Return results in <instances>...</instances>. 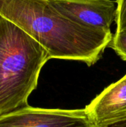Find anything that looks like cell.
Masks as SVG:
<instances>
[{"label":"cell","mask_w":126,"mask_h":127,"mask_svg":"<svg viewBox=\"0 0 126 127\" xmlns=\"http://www.w3.org/2000/svg\"><path fill=\"white\" fill-rule=\"evenodd\" d=\"M0 16L36 40L50 59L95 64L109 46L112 33L77 23L48 0H0Z\"/></svg>","instance_id":"cell-1"},{"label":"cell","mask_w":126,"mask_h":127,"mask_svg":"<svg viewBox=\"0 0 126 127\" xmlns=\"http://www.w3.org/2000/svg\"><path fill=\"white\" fill-rule=\"evenodd\" d=\"M49 60L36 40L0 16V118L29 106V96Z\"/></svg>","instance_id":"cell-2"},{"label":"cell","mask_w":126,"mask_h":127,"mask_svg":"<svg viewBox=\"0 0 126 127\" xmlns=\"http://www.w3.org/2000/svg\"><path fill=\"white\" fill-rule=\"evenodd\" d=\"M0 127H91L85 109H42L30 106L0 118Z\"/></svg>","instance_id":"cell-3"},{"label":"cell","mask_w":126,"mask_h":127,"mask_svg":"<svg viewBox=\"0 0 126 127\" xmlns=\"http://www.w3.org/2000/svg\"><path fill=\"white\" fill-rule=\"evenodd\" d=\"M60 13L81 25L111 33L117 2L113 0H48Z\"/></svg>","instance_id":"cell-4"},{"label":"cell","mask_w":126,"mask_h":127,"mask_svg":"<svg viewBox=\"0 0 126 127\" xmlns=\"http://www.w3.org/2000/svg\"><path fill=\"white\" fill-rule=\"evenodd\" d=\"M91 127L126 120V74L109 85L85 108Z\"/></svg>","instance_id":"cell-5"},{"label":"cell","mask_w":126,"mask_h":127,"mask_svg":"<svg viewBox=\"0 0 126 127\" xmlns=\"http://www.w3.org/2000/svg\"><path fill=\"white\" fill-rule=\"evenodd\" d=\"M109 46L124 61H126V31H116Z\"/></svg>","instance_id":"cell-6"},{"label":"cell","mask_w":126,"mask_h":127,"mask_svg":"<svg viewBox=\"0 0 126 127\" xmlns=\"http://www.w3.org/2000/svg\"><path fill=\"white\" fill-rule=\"evenodd\" d=\"M117 15L116 18L117 31H126V0H117Z\"/></svg>","instance_id":"cell-7"},{"label":"cell","mask_w":126,"mask_h":127,"mask_svg":"<svg viewBox=\"0 0 126 127\" xmlns=\"http://www.w3.org/2000/svg\"><path fill=\"white\" fill-rule=\"evenodd\" d=\"M105 127H126V120L121 121L114 124H112L111 125H108Z\"/></svg>","instance_id":"cell-8"}]
</instances>
